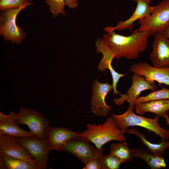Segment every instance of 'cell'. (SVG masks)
<instances>
[{"label": "cell", "instance_id": "cell-1", "mask_svg": "<svg viewBox=\"0 0 169 169\" xmlns=\"http://www.w3.org/2000/svg\"><path fill=\"white\" fill-rule=\"evenodd\" d=\"M101 40L105 47L118 59L121 58L136 59L146 49L148 39L150 36L147 31H132L131 34L125 36L109 31Z\"/></svg>", "mask_w": 169, "mask_h": 169}, {"label": "cell", "instance_id": "cell-2", "mask_svg": "<svg viewBox=\"0 0 169 169\" xmlns=\"http://www.w3.org/2000/svg\"><path fill=\"white\" fill-rule=\"evenodd\" d=\"M135 104L130 103L127 110L121 115L113 114V118L119 128L125 131L128 127L139 126L151 131L158 136L161 139L167 140L169 139V130L161 127L158 124L159 118L156 115L154 118H147L135 114L133 110Z\"/></svg>", "mask_w": 169, "mask_h": 169}, {"label": "cell", "instance_id": "cell-3", "mask_svg": "<svg viewBox=\"0 0 169 169\" xmlns=\"http://www.w3.org/2000/svg\"><path fill=\"white\" fill-rule=\"evenodd\" d=\"M85 126L86 129L80 133L101 151H103V146L110 141L122 142L126 140L124 134L126 131L119 128L111 116L102 124H88Z\"/></svg>", "mask_w": 169, "mask_h": 169}, {"label": "cell", "instance_id": "cell-4", "mask_svg": "<svg viewBox=\"0 0 169 169\" xmlns=\"http://www.w3.org/2000/svg\"><path fill=\"white\" fill-rule=\"evenodd\" d=\"M33 0H28L26 4L20 8L1 11L0 35L5 41L19 44L25 39L26 33L22 27L17 25V18L22 10L33 4Z\"/></svg>", "mask_w": 169, "mask_h": 169}, {"label": "cell", "instance_id": "cell-5", "mask_svg": "<svg viewBox=\"0 0 169 169\" xmlns=\"http://www.w3.org/2000/svg\"><path fill=\"white\" fill-rule=\"evenodd\" d=\"M140 24L137 31H147L150 35L161 34L169 24V0H162L148 17L138 20Z\"/></svg>", "mask_w": 169, "mask_h": 169}, {"label": "cell", "instance_id": "cell-6", "mask_svg": "<svg viewBox=\"0 0 169 169\" xmlns=\"http://www.w3.org/2000/svg\"><path fill=\"white\" fill-rule=\"evenodd\" d=\"M16 121L18 124L27 125L36 137L46 140L51 127L49 120L37 111L24 108L19 109Z\"/></svg>", "mask_w": 169, "mask_h": 169}, {"label": "cell", "instance_id": "cell-7", "mask_svg": "<svg viewBox=\"0 0 169 169\" xmlns=\"http://www.w3.org/2000/svg\"><path fill=\"white\" fill-rule=\"evenodd\" d=\"M87 139L80 137L67 142L63 151L75 156L84 164L96 159H102L104 155L103 151L91 145Z\"/></svg>", "mask_w": 169, "mask_h": 169}, {"label": "cell", "instance_id": "cell-8", "mask_svg": "<svg viewBox=\"0 0 169 169\" xmlns=\"http://www.w3.org/2000/svg\"><path fill=\"white\" fill-rule=\"evenodd\" d=\"M16 140L27 151L39 169L46 168L47 157L50 151L46 140L41 139L35 136L16 138Z\"/></svg>", "mask_w": 169, "mask_h": 169}, {"label": "cell", "instance_id": "cell-9", "mask_svg": "<svg viewBox=\"0 0 169 169\" xmlns=\"http://www.w3.org/2000/svg\"><path fill=\"white\" fill-rule=\"evenodd\" d=\"M92 88L90 101L91 113L100 116H107L110 111L111 106L106 104L105 98L108 94L113 90L112 85L107 82L100 83L96 79L93 82Z\"/></svg>", "mask_w": 169, "mask_h": 169}, {"label": "cell", "instance_id": "cell-10", "mask_svg": "<svg viewBox=\"0 0 169 169\" xmlns=\"http://www.w3.org/2000/svg\"><path fill=\"white\" fill-rule=\"evenodd\" d=\"M129 70L142 76L151 84H154L156 81L160 85L163 84L169 85V67L158 68L146 62H140L132 64Z\"/></svg>", "mask_w": 169, "mask_h": 169}, {"label": "cell", "instance_id": "cell-11", "mask_svg": "<svg viewBox=\"0 0 169 169\" xmlns=\"http://www.w3.org/2000/svg\"><path fill=\"white\" fill-rule=\"evenodd\" d=\"M152 0H132L136 3L135 10L131 17L124 21H120L114 27L107 26L104 28L105 32L109 31L122 30L128 29L131 31L133 29V24L136 21L148 17L155 8V6L150 5Z\"/></svg>", "mask_w": 169, "mask_h": 169}, {"label": "cell", "instance_id": "cell-12", "mask_svg": "<svg viewBox=\"0 0 169 169\" xmlns=\"http://www.w3.org/2000/svg\"><path fill=\"white\" fill-rule=\"evenodd\" d=\"M149 58L154 67H169V39L162 34L155 35Z\"/></svg>", "mask_w": 169, "mask_h": 169}, {"label": "cell", "instance_id": "cell-13", "mask_svg": "<svg viewBox=\"0 0 169 169\" xmlns=\"http://www.w3.org/2000/svg\"><path fill=\"white\" fill-rule=\"evenodd\" d=\"M132 80L131 85L126 94H121L119 98L114 99V103L116 105H121L126 101L129 103H133V101L139 97L143 91L150 90L153 91L157 88V85L150 83L143 76L138 74L134 73Z\"/></svg>", "mask_w": 169, "mask_h": 169}, {"label": "cell", "instance_id": "cell-14", "mask_svg": "<svg viewBox=\"0 0 169 169\" xmlns=\"http://www.w3.org/2000/svg\"><path fill=\"white\" fill-rule=\"evenodd\" d=\"M0 155L19 158L35 163L16 138L5 134L0 135Z\"/></svg>", "mask_w": 169, "mask_h": 169}, {"label": "cell", "instance_id": "cell-15", "mask_svg": "<svg viewBox=\"0 0 169 169\" xmlns=\"http://www.w3.org/2000/svg\"><path fill=\"white\" fill-rule=\"evenodd\" d=\"M83 137L81 133H78L63 127H51L47 137L50 150L57 151H63L66 143L69 141L78 137Z\"/></svg>", "mask_w": 169, "mask_h": 169}, {"label": "cell", "instance_id": "cell-16", "mask_svg": "<svg viewBox=\"0 0 169 169\" xmlns=\"http://www.w3.org/2000/svg\"><path fill=\"white\" fill-rule=\"evenodd\" d=\"M17 114L11 112L5 115L0 112V135L5 134L18 139L34 136L31 131L20 129L16 121Z\"/></svg>", "mask_w": 169, "mask_h": 169}, {"label": "cell", "instance_id": "cell-17", "mask_svg": "<svg viewBox=\"0 0 169 169\" xmlns=\"http://www.w3.org/2000/svg\"><path fill=\"white\" fill-rule=\"evenodd\" d=\"M135 104L136 112L141 115L150 112L162 117L169 110V99L138 103Z\"/></svg>", "mask_w": 169, "mask_h": 169}, {"label": "cell", "instance_id": "cell-18", "mask_svg": "<svg viewBox=\"0 0 169 169\" xmlns=\"http://www.w3.org/2000/svg\"><path fill=\"white\" fill-rule=\"evenodd\" d=\"M100 53L102 54L103 57L98 65L97 69L102 72L107 69L109 70L112 77L113 94H117L119 93L116 89L117 83L120 78L125 77V74L119 73L113 68L111 63L114 58L111 55L103 50L100 51Z\"/></svg>", "mask_w": 169, "mask_h": 169}, {"label": "cell", "instance_id": "cell-19", "mask_svg": "<svg viewBox=\"0 0 169 169\" xmlns=\"http://www.w3.org/2000/svg\"><path fill=\"white\" fill-rule=\"evenodd\" d=\"M125 131L126 133L137 136L148 151L153 154L162 156L165 153L166 149L169 148V141L161 139L159 143H153L148 141L145 135L140 133L136 129L127 128Z\"/></svg>", "mask_w": 169, "mask_h": 169}, {"label": "cell", "instance_id": "cell-20", "mask_svg": "<svg viewBox=\"0 0 169 169\" xmlns=\"http://www.w3.org/2000/svg\"><path fill=\"white\" fill-rule=\"evenodd\" d=\"M133 157H137L145 161L152 169L165 168L166 165L163 157L151 153H149L142 148H136L132 150Z\"/></svg>", "mask_w": 169, "mask_h": 169}, {"label": "cell", "instance_id": "cell-21", "mask_svg": "<svg viewBox=\"0 0 169 169\" xmlns=\"http://www.w3.org/2000/svg\"><path fill=\"white\" fill-rule=\"evenodd\" d=\"M109 154L118 158L122 163L130 161L133 157L131 150L125 142L112 144Z\"/></svg>", "mask_w": 169, "mask_h": 169}, {"label": "cell", "instance_id": "cell-22", "mask_svg": "<svg viewBox=\"0 0 169 169\" xmlns=\"http://www.w3.org/2000/svg\"><path fill=\"white\" fill-rule=\"evenodd\" d=\"M7 169H39L37 164L19 158L9 156H3Z\"/></svg>", "mask_w": 169, "mask_h": 169}, {"label": "cell", "instance_id": "cell-23", "mask_svg": "<svg viewBox=\"0 0 169 169\" xmlns=\"http://www.w3.org/2000/svg\"><path fill=\"white\" fill-rule=\"evenodd\" d=\"M166 99H169V89L163 87L160 90L152 91L145 96L139 97L133 101V103L135 104L138 103Z\"/></svg>", "mask_w": 169, "mask_h": 169}, {"label": "cell", "instance_id": "cell-24", "mask_svg": "<svg viewBox=\"0 0 169 169\" xmlns=\"http://www.w3.org/2000/svg\"><path fill=\"white\" fill-rule=\"evenodd\" d=\"M45 2L48 5L53 18H54L60 14L65 15V0H45Z\"/></svg>", "mask_w": 169, "mask_h": 169}, {"label": "cell", "instance_id": "cell-25", "mask_svg": "<svg viewBox=\"0 0 169 169\" xmlns=\"http://www.w3.org/2000/svg\"><path fill=\"white\" fill-rule=\"evenodd\" d=\"M101 161L105 169H118L122 163L118 158L109 154L104 156Z\"/></svg>", "mask_w": 169, "mask_h": 169}, {"label": "cell", "instance_id": "cell-26", "mask_svg": "<svg viewBox=\"0 0 169 169\" xmlns=\"http://www.w3.org/2000/svg\"><path fill=\"white\" fill-rule=\"evenodd\" d=\"M28 0H0V10L1 11L20 8L26 4Z\"/></svg>", "mask_w": 169, "mask_h": 169}, {"label": "cell", "instance_id": "cell-27", "mask_svg": "<svg viewBox=\"0 0 169 169\" xmlns=\"http://www.w3.org/2000/svg\"><path fill=\"white\" fill-rule=\"evenodd\" d=\"M85 165L83 169H105L101 159L92 160Z\"/></svg>", "mask_w": 169, "mask_h": 169}, {"label": "cell", "instance_id": "cell-28", "mask_svg": "<svg viewBox=\"0 0 169 169\" xmlns=\"http://www.w3.org/2000/svg\"><path fill=\"white\" fill-rule=\"evenodd\" d=\"M79 0H65L66 6L71 9L77 8L78 5Z\"/></svg>", "mask_w": 169, "mask_h": 169}, {"label": "cell", "instance_id": "cell-29", "mask_svg": "<svg viewBox=\"0 0 169 169\" xmlns=\"http://www.w3.org/2000/svg\"><path fill=\"white\" fill-rule=\"evenodd\" d=\"M161 34L169 39V24L166 28Z\"/></svg>", "mask_w": 169, "mask_h": 169}, {"label": "cell", "instance_id": "cell-30", "mask_svg": "<svg viewBox=\"0 0 169 169\" xmlns=\"http://www.w3.org/2000/svg\"><path fill=\"white\" fill-rule=\"evenodd\" d=\"M0 169H6L3 161V157L0 155Z\"/></svg>", "mask_w": 169, "mask_h": 169}, {"label": "cell", "instance_id": "cell-31", "mask_svg": "<svg viewBox=\"0 0 169 169\" xmlns=\"http://www.w3.org/2000/svg\"><path fill=\"white\" fill-rule=\"evenodd\" d=\"M162 117L165 119L166 121V123L169 126V117L167 115V113L164 114Z\"/></svg>", "mask_w": 169, "mask_h": 169}]
</instances>
